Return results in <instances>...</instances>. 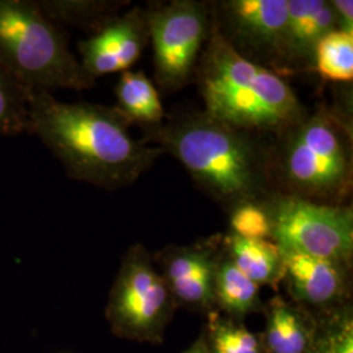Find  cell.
I'll use <instances>...</instances> for the list:
<instances>
[{"label":"cell","mask_w":353,"mask_h":353,"mask_svg":"<svg viewBox=\"0 0 353 353\" xmlns=\"http://www.w3.org/2000/svg\"><path fill=\"white\" fill-rule=\"evenodd\" d=\"M316 316V335L306 353H353L352 303Z\"/></svg>","instance_id":"21"},{"label":"cell","mask_w":353,"mask_h":353,"mask_svg":"<svg viewBox=\"0 0 353 353\" xmlns=\"http://www.w3.org/2000/svg\"><path fill=\"white\" fill-rule=\"evenodd\" d=\"M194 81L204 113L259 137L275 138L309 112L284 77L242 58L214 26Z\"/></svg>","instance_id":"3"},{"label":"cell","mask_w":353,"mask_h":353,"mask_svg":"<svg viewBox=\"0 0 353 353\" xmlns=\"http://www.w3.org/2000/svg\"><path fill=\"white\" fill-rule=\"evenodd\" d=\"M176 309L153 254L141 243L131 246L123 255L106 306L114 334L130 341L161 344Z\"/></svg>","instance_id":"6"},{"label":"cell","mask_w":353,"mask_h":353,"mask_svg":"<svg viewBox=\"0 0 353 353\" xmlns=\"http://www.w3.org/2000/svg\"><path fill=\"white\" fill-rule=\"evenodd\" d=\"M283 283L290 301L314 316L350 305L352 299V265L281 250Z\"/></svg>","instance_id":"11"},{"label":"cell","mask_w":353,"mask_h":353,"mask_svg":"<svg viewBox=\"0 0 353 353\" xmlns=\"http://www.w3.org/2000/svg\"><path fill=\"white\" fill-rule=\"evenodd\" d=\"M214 306L221 314L243 322L254 313L263 312L261 287L245 276L223 252L214 280Z\"/></svg>","instance_id":"17"},{"label":"cell","mask_w":353,"mask_h":353,"mask_svg":"<svg viewBox=\"0 0 353 353\" xmlns=\"http://www.w3.org/2000/svg\"><path fill=\"white\" fill-rule=\"evenodd\" d=\"M274 191L348 204L353 186L352 121L321 103L270 143Z\"/></svg>","instance_id":"4"},{"label":"cell","mask_w":353,"mask_h":353,"mask_svg":"<svg viewBox=\"0 0 353 353\" xmlns=\"http://www.w3.org/2000/svg\"><path fill=\"white\" fill-rule=\"evenodd\" d=\"M280 250L301 252L352 265L353 207L271 192L265 199Z\"/></svg>","instance_id":"8"},{"label":"cell","mask_w":353,"mask_h":353,"mask_svg":"<svg viewBox=\"0 0 353 353\" xmlns=\"http://www.w3.org/2000/svg\"><path fill=\"white\" fill-rule=\"evenodd\" d=\"M0 65L29 94L94 85L70 50L63 29L32 0H0Z\"/></svg>","instance_id":"5"},{"label":"cell","mask_w":353,"mask_h":353,"mask_svg":"<svg viewBox=\"0 0 353 353\" xmlns=\"http://www.w3.org/2000/svg\"><path fill=\"white\" fill-rule=\"evenodd\" d=\"M203 334L212 353H265L261 334H254L243 322L217 310L207 314Z\"/></svg>","instance_id":"19"},{"label":"cell","mask_w":353,"mask_h":353,"mask_svg":"<svg viewBox=\"0 0 353 353\" xmlns=\"http://www.w3.org/2000/svg\"><path fill=\"white\" fill-rule=\"evenodd\" d=\"M144 10L154 83L165 93H174L194 81L211 33V1L172 0L151 3Z\"/></svg>","instance_id":"7"},{"label":"cell","mask_w":353,"mask_h":353,"mask_svg":"<svg viewBox=\"0 0 353 353\" xmlns=\"http://www.w3.org/2000/svg\"><path fill=\"white\" fill-rule=\"evenodd\" d=\"M144 141L169 153L192 181L225 211L274 192L270 143L217 121L204 112H188L144 131Z\"/></svg>","instance_id":"2"},{"label":"cell","mask_w":353,"mask_h":353,"mask_svg":"<svg viewBox=\"0 0 353 353\" xmlns=\"http://www.w3.org/2000/svg\"><path fill=\"white\" fill-rule=\"evenodd\" d=\"M221 248L228 259L259 287L278 290L283 283V254L272 241L248 240L227 232L221 234Z\"/></svg>","instance_id":"15"},{"label":"cell","mask_w":353,"mask_h":353,"mask_svg":"<svg viewBox=\"0 0 353 353\" xmlns=\"http://www.w3.org/2000/svg\"><path fill=\"white\" fill-rule=\"evenodd\" d=\"M29 92L0 65V138L28 132Z\"/></svg>","instance_id":"22"},{"label":"cell","mask_w":353,"mask_h":353,"mask_svg":"<svg viewBox=\"0 0 353 353\" xmlns=\"http://www.w3.org/2000/svg\"><path fill=\"white\" fill-rule=\"evenodd\" d=\"M148 42L145 10L134 6L79 42V62L89 80L96 83L100 76L130 71L141 58Z\"/></svg>","instance_id":"12"},{"label":"cell","mask_w":353,"mask_h":353,"mask_svg":"<svg viewBox=\"0 0 353 353\" xmlns=\"http://www.w3.org/2000/svg\"><path fill=\"white\" fill-rule=\"evenodd\" d=\"M265 353H306L316 331V316L276 294L263 306Z\"/></svg>","instance_id":"14"},{"label":"cell","mask_w":353,"mask_h":353,"mask_svg":"<svg viewBox=\"0 0 353 353\" xmlns=\"http://www.w3.org/2000/svg\"><path fill=\"white\" fill-rule=\"evenodd\" d=\"M221 255V234L185 246L169 245L153 254L176 307L205 316L216 310L214 280Z\"/></svg>","instance_id":"10"},{"label":"cell","mask_w":353,"mask_h":353,"mask_svg":"<svg viewBox=\"0 0 353 353\" xmlns=\"http://www.w3.org/2000/svg\"><path fill=\"white\" fill-rule=\"evenodd\" d=\"M338 29L328 0H288L281 49V76L313 72L318 42Z\"/></svg>","instance_id":"13"},{"label":"cell","mask_w":353,"mask_h":353,"mask_svg":"<svg viewBox=\"0 0 353 353\" xmlns=\"http://www.w3.org/2000/svg\"><path fill=\"white\" fill-rule=\"evenodd\" d=\"M39 8L54 24L85 29L94 34L118 14L128 1L106 0H43Z\"/></svg>","instance_id":"18"},{"label":"cell","mask_w":353,"mask_h":353,"mask_svg":"<svg viewBox=\"0 0 353 353\" xmlns=\"http://www.w3.org/2000/svg\"><path fill=\"white\" fill-rule=\"evenodd\" d=\"M335 16L336 28L343 32H353L352 0H328Z\"/></svg>","instance_id":"24"},{"label":"cell","mask_w":353,"mask_h":353,"mask_svg":"<svg viewBox=\"0 0 353 353\" xmlns=\"http://www.w3.org/2000/svg\"><path fill=\"white\" fill-rule=\"evenodd\" d=\"M181 353H212L210 347H208V343L205 341V336L202 332V335L194 341L191 345H190L188 350L182 351Z\"/></svg>","instance_id":"25"},{"label":"cell","mask_w":353,"mask_h":353,"mask_svg":"<svg viewBox=\"0 0 353 353\" xmlns=\"http://www.w3.org/2000/svg\"><path fill=\"white\" fill-rule=\"evenodd\" d=\"M114 106L128 125L135 123L144 131L164 123L165 109L159 89L143 71H126L115 85Z\"/></svg>","instance_id":"16"},{"label":"cell","mask_w":353,"mask_h":353,"mask_svg":"<svg viewBox=\"0 0 353 353\" xmlns=\"http://www.w3.org/2000/svg\"><path fill=\"white\" fill-rule=\"evenodd\" d=\"M114 106L62 102L51 93L29 94L28 132L36 135L75 181L105 190L132 185L164 154L135 139Z\"/></svg>","instance_id":"1"},{"label":"cell","mask_w":353,"mask_h":353,"mask_svg":"<svg viewBox=\"0 0 353 353\" xmlns=\"http://www.w3.org/2000/svg\"><path fill=\"white\" fill-rule=\"evenodd\" d=\"M313 71L325 81L352 83L353 32L335 29L322 38L314 51Z\"/></svg>","instance_id":"20"},{"label":"cell","mask_w":353,"mask_h":353,"mask_svg":"<svg viewBox=\"0 0 353 353\" xmlns=\"http://www.w3.org/2000/svg\"><path fill=\"white\" fill-rule=\"evenodd\" d=\"M229 233L248 240L271 241V219L262 201L242 202L228 211Z\"/></svg>","instance_id":"23"},{"label":"cell","mask_w":353,"mask_h":353,"mask_svg":"<svg viewBox=\"0 0 353 353\" xmlns=\"http://www.w3.org/2000/svg\"><path fill=\"white\" fill-rule=\"evenodd\" d=\"M211 14L214 29L233 50L281 76L288 0H217L211 1Z\"/></svg>","instance_id":"9"}]
</instances>
